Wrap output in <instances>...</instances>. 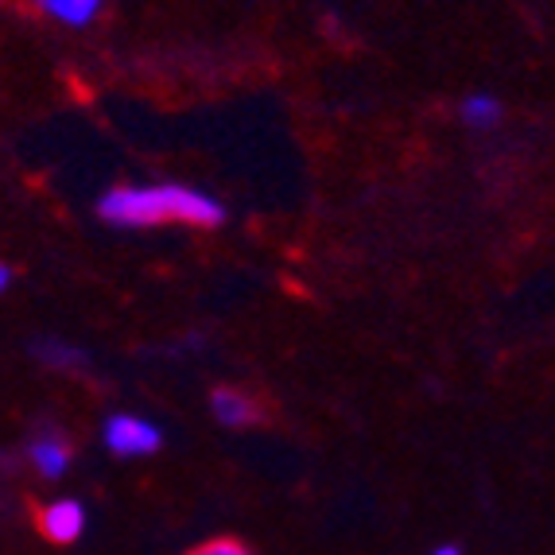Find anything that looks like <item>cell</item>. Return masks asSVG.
I'll return each mask as SVG.
<instances>
[{"instance_id":"cell-6","label":"cell","mask_w":555,"mask_h":555,"mask_svg":"<svg viewBox=\"0 0 555 555\" xmlns=\"http://www.w3.org/2000/svg\"><path fill=\"white\" fill-rule=\"evenodd\" d=\"M47 20H55L63 28H90L102 16L105 0H31Z\"/></svg>"},{"instance_id":"cell-4","label":"cell","mask_w":555,"mask_h":555,"mask_svg":"<svg viewBox=\"0 0 555 555\" xmlns=\"http://www.w3.org/2000/svg\"><path fill=\"white\" fill-rule=\"evenodd\" d=\"M70 459H75V451H70V443H66L59 431H39L28 443V466L47 481L63 478V474L70 470Z\"/></svg>"},{"instance_id":"cell-1","label":"cell","mask_w":555,"mask_h":555,"mask_svg":"<svg viewBox=\"0 0 555 555\" xmlns=\"http://www.w3.org/2000/svg\"><path fill=\"white\" fill-rule=\"evenodd\" d=\"M98 218L117 230H152V225H214L225 222V206L203 186L186 183H120L105 191Z\"/></svg>"},{"instance_id":"cell-11","label":"cell","mask_w":555,"mask_h":555,"mask_svg":"<svg viewBox=\"0 0 555 555\" xmlns=\"http://www.w3.org/2000/svg\"><path fill=\"white\" fill-rule=\"evenodd\" d=\"M427 555H463V552H459L454 544H439V547H431Z\"/></svg>"},{"instance_id":"cell-8","label":"cell","mask_w":555,"mask_h":555,"mask_svg":"<svg viewBox=\"0 0 555 555\" xmlns=\"http://www.w3.org/2000/svg\"><path fill=\"white\" fill-rule=\"evenodd\" d=\"M39 358L51 365V370H75V365H86V353L70 343H55V338H47V343L36 346Z\"/></svg>"},{"instance_id":"cell-9","label":"cell","mask_w":555,"mask_h":555,"mask_svg":"<svg viewBox=\"0 0 555 555\" xmlns=\"http://www.w3.org/2000/svg\"><path fill=\"white\" fill-rule=\"evenodd\" d=\"M186 555H257L253 547H245L241 540H206V544H198V547H191Z\"/></svg>"},{"instance_id":"cell-3","label":"cell","mask_w":555,"mask_h":555,"mask_svg":"<svg viewBox=\"0 0 555 555\" xmlns=\"http://www.w3.org/2000/svg\"><path fill=\"white\" fill-rule=\"evenodd\" d=\"M36 520H39V532L51 544H75V540H82L86 525H90V513H86V505L78 498H55L39 509Z\"/></svg>"},{"instance_id":"cell-7","label":"cell","mask_w":555,"mask_h":555,"mask_svg":"<svg viewBox=\"0 0 555 555\" xmlns=\"http://www.w3.org/2000/svg\"><path fill=\"white\" fill-rule=\"evenodd\" d=\"M501 117H505V105L493 93H470L463 102V120L470 129H493Z\"/></svg>"},{"instance_id":"cell-2","label":"cell","mask_w":555,"mask_h":555,"mask_svg":"<svg viewBox=\"0 0 555 555\" xmlns=\"http://www.w3.org/2000/svg\"><path fill=\"white\" fill-rule=\"evenodd\" d=\"M102 443L109 447V454L117 459H149L164 447V431L159 424H152L149 416L137 412H113L102 424Z\"/></svg>"},{"instance_id":"cell-5","label":"cell","mask_w":555,"mask_h":555,"mask_svg":"<svg viewBox=\"0 0 555 555\" xmlns=\"http://www.w3.org/2000/svg\"><path fill=\"white\" fill-rule=\"evenodd\" d=\"M210 412L222 427H249V424H257V420H260L257 400H253L245 389H233V385H225V389H214Z\"/></svg>"},{"instance_id":"cell-10","label":"cell","mask_w":555,"mask_h":555,"mask_svg":"<svg viewBox=\"0 0 555 555\" xmlns=\"http://www.w3.org/2000/svg\"><path fill=\"white\" fill-rule=\"evenodd\" d=\"M9 284H12V269H9V264H0V296L9 292Z\"/></svg>"}]
</instances>
